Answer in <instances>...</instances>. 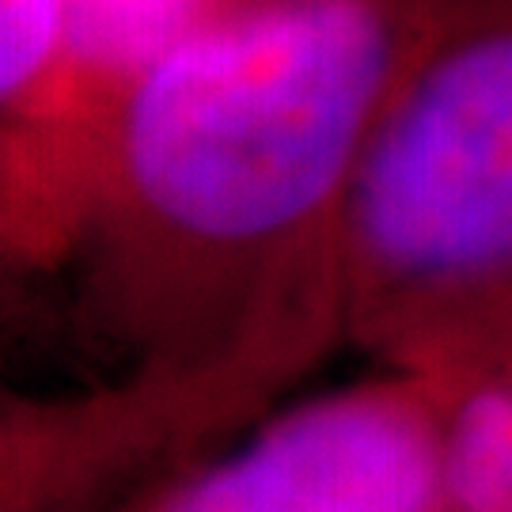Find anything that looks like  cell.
I'll return each instance as SVG.
<instances>
[{
  "mask_svg": "<svg viewBox=\"0 0 512 512\" xmlns=\"http://www.w3.org/2000/svg\"><path fill=\"white\" fill-rule=\"evenodd\" d=\"M437 482L459 512H512V395L486 384L437 437Z\"/></svg>",
  "mask_w": 512,
  "mask_h": 512,
  "instance_id": "obj_4",
  "label": "cell"
},
{
  "mask_svg": "<svg viewBox=\"0 0 512 512\" xmlns=\"http://www.w3.org/2000/svg\"><path fill=\"white\" fill-rule=\"evenodd\" d=\"M437 433L395 391L293 410L194 478L164 512H433Z\"/></svg>",
  "mask_w": 512,
  "mask_h": 512,
  "instance_id": "obj_3",
  "label": "cell"
},
{
  "mask_svg": "<svg viewBox=\"0 0 512 512\" xmlns=\"http://www.w3.org/2000/svg\"><path fill=\"white\" fill-rule=\"evenodd\" d=\"M65 0H0V133L16 129L46 92L61 46Z\"/></svg>",
  "mask_w": 512,
  "mask_h": 512,
  "instance_id": "obj_5",
  "label": "cell"
},
{
  "mask_svg": "<svg viewBox=\"0 0 512 512\" xmlns=\"http://www.w3.org/2000/svg\"><path fill=\"white\" fill-rule=\"evenodd\" d=\"M365 308L475 304L512 258V0H444L334 213Z\"/></svg>",
  "mask_w": 512,
  "mask_h": 512,
  "instance_id": "obj_2",
  "label": "cell"
},
{
  "mask_svg": "<svg viewBox=\"0 0 512 512\" xmlns=\"http://www.w3.org/2000/svg\"><path fill=\"white\" fill-rule=\"evenodd\" d=\"M4 232H8V228H4V205H0V236H4Z\"/></svg>",
  "mask_w": 512,
  "mask_h": 512,
  "instance_id": "obj_6",
  "label": "cell"
},
{
  "mask_svg": "<svg viewBox=\"0 0 512 512\" xmlns=\"http://www.w3.org/2000/svg\"><path fill=\"white\" fill-rule=\"evenodd\" d=\"M444 0H236L133 88L95 160L152 270L224 274L334 236L368 129Z\"/></svg>",
  "mask_w": 512,
  "mask_h": 512,
  "instance_id": "obj_1",
  "label": "cell"
}]
</instances>
